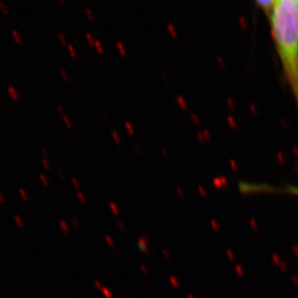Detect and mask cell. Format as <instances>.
<instances>
[{"label": "cell", "instance_id": "1", "mask_svg": "<svg viewBox=\"0 0 298 298\" xmlns=\"http://www.w3.org/2000/svg\"><path fill=\"white\" fill-rule=\"evenodd\" d=\"M267 15L284 78L298 109V0H274Z\"/></svg>", "mask_w": 298, "mask_h": 298}, {"label": "cell", "instance_id": "2", "mask_svg": "<svg viewBox=\"0 0 298 298\" xmlns=\"http://www.w3.org/2000/svg\"><path fill=\"white\" fill-rule=\"evenodd\" d=\"M57 109H58V111H59L60 115H61V118L63 119V121H64L65 125L67 126V128H72V121H70V117H68V116L64 112V110H63V107L61 106V105H58Z\"/></svg>", "mask_w": 298, "mask_h": 298}, {"label": "cell", "instance_id": "3", "mask_svg": "<svg viewBox=\"0 0 298 298\" xmlns=\"http://www.w3.org/2000/svg\"><path fill=\"white\" fill-rule=\"evenodd\" d=\"M7 92L9 93V96L12 97L14 101H18V99H20V95H19V92L17 91V89L15 88V87L10 85L8 86L7 88Z\"/></svg>", "mask_w": 298, "mask_h": 298}, {"label": "cell", "instance_id": "4", "mask_svg": "<svg viewBox=\"0 0 298 298\" xmlns=\"http://www.w3.org/2000/svg\"><path fill=\"white\" fill-rule=\"evenodd\" d=\"M282 191L286 192L287 194L298 197V184L297 185H289V186L285 187L284 189H282Z\"/></svg>", "mask_w": 298, "mask_h": 298}, {"label": "cell", "instance_id": "5", "mask_svg": "<svg viewBox=\"0 0 298 298\" xmlns=\"http://www.w3.org/2000/svg\"><path fill=\"white\" fill-rule=\"evenodd\" d=\"M138 248L139 250H140L141 252L143 253H146L147 250H148V246H147V237L143 236H141L140 238H139L138 240Z\"/></svg>", "mask_w": 298, "mask_h": 298}, {"label": "cell", "instance_id": "6", "mask_svg": "<svg viewBox=\"0 0 298 298\" xmlns=\"http://www.w3.org/2000/svg\"><path fill=\"white\" fill-rule=\"evenodd\" d=\"M59 227L61 229V232L65 236H68V233H70V229H68V223L66 222L64 219H61L59 221Z\"/></svg>", "mask_w": 298, "mask_h": 298}, {"label": "cell", "instance_id": "7", "mask_svg": "<svg viewBox=\"0 0 298 298\" xmlns=\"http://www.w3.org/2000/svg\"><path fill=\"white\" fill-rule=\"evenodd\" d=\"M108 207H109L110 210H111L112 213L115 216H118L119 214H120V208H119L118 205L116 204L115 202H110L109 204H108Z\"/></svg>", "mask_w": 298, "mask_h": 298}, {"label": "cell", "instance_id": "8", "mask_svg": "<svg viewBox=\"0 0 298 298\" xmlns=\"http://www.w3.org/2000/svg\"><path fill=\"white\" fill-rule=\"evenodd\" d=\"M111 136H112L113 140H114V142H115V144H117V145L122 144V138H121V135L119 134L117 130H113L111 131Z\"/></svg>", "mask_w": 298, "mask_h": 298}, {"label": "cell", "instance_id": "9", "mask_svg": "<svg viewBox=\"0 0 298 298\" xmlns=\"http://www.w3.org/2000/svg\"><path fill=\"white\" fill-rule=\"evenodd\" d=\"M94 46L97 48V52H99V54L104 53V47H103V46H102L101 42L99 41V39H95V42H94Z\"/></svg>", "mask_w": 298, "mask_h": 298}, {"label": "cell", "instance_id": "10", "mask_svg": "<svg viewBox=\"0 0 298 298\" xmlns=\"http://www.w3.org/2000/svg\"><path fill=\"white\" fill-rule=\"evenodd\" d=\"M12 35H13V37H14V40H15V42L17 44H21L22 43V41H23L22 37H21V35H20L19 32H18L17 29H13V30H12Z\"/></svg>", "mask_w": 298, "mask_h": 298}, {"label": "cell", "instance_id": "11", "mask_svg": "<svg viewBox=\"0 0 298 298\" xmlns=\"http://www.w3.org/2000/svg\"><path fill=\"white\" fill-rule=\"evenodd\" d=\"M116 46H117V48L119 49L120 53L122 54L123 56H126V49L125 44H123L122 42L117 41V42H116Z\"/></svg>", "mask_w": 298, "mask_h": 298}, {"label": "cell", "instance_id": "12", "mask_svg": "<svg viewBox=\"0 0 298 298\" xmlns=\"http://www.w3.org/2000/svg\"><path fill=\"white\" fill-rule=\"evenodd\" d=\"M125 128H126L128 132L130 133V135H133V134L135 133V130H134L133 125H132V123H131L130 122H128V121H126V122H125Z\"/></svg>", "mask_w": 298, "mask_h": 298}, {"label": "cell", "instance_id": "13", "mask_svg": "<svg viewBox=\"0 0 298 298\" xmlns=\"http://www.w3.org/2000/svg\"><path fill=\"white\" fill-rule=\"evenodd\" d=\"M14 220L15 224H17V226L18 227V228H24V221H23V219L21 217H20L19 215H15L14 216Z\"/></svg>", "mask_w": 298, "mask_h": 298}, {"label": "cell", "instance_id": "14", "mask_svg": "<svg viewBox=\"0 0 298 298\" xmlns=\"http://www.w3.org/2000/svg\"><path fill=\"white\" fill-rule=\"evenodd\" d=\"M101 292L102 294H103V296L105 298H113V294H112V291H110L109 289H108L107 287H103L101 289Z\"/></svg>", "mask_w": 298, "mask_h": 298}, {"label": "cell", "instance_id": "15", "mask_svg": "<svg viewBox=\"0 0 298 298\" xmlns=\"http://www.w3.org/2000/svg\"><path fill=\"white\" fill-rule=\"evenodd\" d=\"M18 193H19L20 197L22 198L23 201H28L29 200V194L27 193V191H26L24 188H21V187H20V188L18 189Z\"/></svg>", "mask_w": 298, "mask_h": 298}, {"label": "cell", "instance_id": "16", "mask_svg": "<svg viewBox=\"0 0 298 298\" xmlns=\"http://www.w3.org/2000/svg\"><path fill=\"white\" fill-rule=\"evenodd\" d=\"M39 179H40V181H42V183H43L44 186H47V185L49 184L48 179H47V177H46V175H44V174L40 173V174H39Z\"/></svg>", "mask_w": 298, "mask_h": 298}, {"label": "cell", "instance_id": "17", "mask_svg": "<svg viewBox=\"0 0 298 298\" xmlns=\"http://www.w3.org/2000/svg\"><path fill=\"white\" fill-rule=\"evenodd\" d=\"M84 12L86 13V15H87V17H89V19L94 20L95 15H94V13H93V11H92V9H91V8H89V7H85V8H84Z\"/></svg>", "mask_w": 298, "mask_h": 298}, {"label": "cell", "instance_id": "18", "mask_svg": "<svg viewBox=\"0 0 298 298\" xmlns=\"http://www.w3.org/2000/svg\"><path fill=\"white\" fill-rule=\"evenodd\" d=\"M104 239H105V242L107 243L108 246H109V247H112V248L114 247L115 243H114V240H113V238H112L111 236H108V234H105V236H104Z\"/></svg>", "mask_w": 298, "mask_h": 298}, {"label": "cell", "instance_id": "19", "mask_svg": "<svg viewBox=\"0 0 298 298\" xmlns=\"http://www.w3.org/2000/svg\"><path fill=\"white\" fill-rule=\"evenodd\" d=\"M58 39H59V41L61 42L62 44H68L67 37L63 32H58Z\"/></svg>", "mask_w": 298, "mask_h": 298}, {"label": "cell", "instance_id": "20", "mask_svg": "<svg viewBox=\"0 0 298 298\" xmlns=\"http://www.w3.org/2000/svg\"><path fill=\"white\" fill-rule=\"evenodd\" d=\"M67 47H68V52H70V54L72 55V57H76V51L74 49V46H73V44H68Z\"/></svg>", "mask_w": 298, "mask_h": 298}, {"label": "cell", "instance_id": "21", "mask_svg": "<svg viewBox=\"0 0 298 298\" xmlns=\"http://www.w3.org/2000/svg\"><path fill=\"white\" fill-rule=\"evenodd\" d=\"M85 38L87 39V41H88V43L91 44V46H94V42H95V39L93 35H92V33L90 32H86L85 33Z\"/></svg>", "mask_w": 298, "mask_h": 298}, {"label": "cell", "instance_id": "22", "mask_svg": "<svg viewBox=\"0 0 298 298\" xmlns=\"http://www.w3.org/2000/svg\"><path fill=\"white\" fill-rule=\"evenodd\" d=\"M42 163H43L44 167L46 169V170H50L51 166H50V163H49L48 159H47V157H44L42 158Z\"/></svg>", "mask_w": 298, "mask_h": 298}, {"label": "cell", "instance_id": "23", "mask_svg": "<svg viewBox=\"0 0 298 298\" xmlns=\"http://www.w3.org/2000/svg\"><path fill=\"white\" fill-rule=\"evenodd\" d=\"M59 72H60V74H61L62 78L64 79L65 81H68V73H67V72H66V70H65L64 68H59Z\"/></svg>", "mask_w": 298, "mask_h": 298}, {"label": "cell", "instance_id": "24", "mask_svg": "<svg viewBox=\"0 0 298 298\" xmlns=\"http://www.w3.org/2000/svg\"><path fill=\"white\" fill-rule=\"evenodd\" d=\"M76 195H77V198H78L79 201H80L81 203H85L86 202V198H85V196H84V193H82V191H80V189L77 190V192H76Z\"/></svg>", "mask_w": 298, "mask_h": 298}, {"label": "cell", "instance_id": "25", "mask_svg": "<svg viewBox=\"0 0 298 298\" xmlns=\"http://www.w3.org/2000/svg\"><path fill=\"white\" fill-rule=\"evenodd\" d=\"M70 181H72V183L73 184V186H74L75 188L77 189V190H79V187H80V184H79V181H78L77 179H76L75 177H72V180H70Z\"/></svg>", "mask_w": 298, "mask_h": 298}, {"label": "cell", "instance_id": "26", "mask_svg": "<svg viewBox=\"0 0 298 298\" xmlns=\"http://www.w3.org/2000/svg\"><path fill=\"white\" fill-rule=\"evenodd\" d=\"M117 225L119 227V229L121 230V232H123V233H125L126 232V227H125V224H123L122 221H118L117 222Z\"/></svg>", "mask_w": 298, "mask_h": 298}, {"label": "cell", "instance_id": "27", "mask_svg": "<svg viewBox=\"0 0 298 298\" xmlns=\"http://www.w3.org/2000/svg\"><path fill=\"white\" fill-rule=\"evenodd\" d=\"M94 285H95V287H96L97 289H99V291H101V289L103 287V286H102V284H101L99 280H95V281H94Z\"/></svg>", "mask_w": 298, "mask_h": 298}, {"label": "cell", "instance_id": "28", "mask_svg": "<svg viewBox=\"0 0 298 298\" xmlns=\"http://www.w3.org/2000/svg\"><path fill=\"white\" fill-rule=\"evenodd\" d=\"M0 7H1V9L3 10V12L5 13V14H9V8L7 7V5H5L3 2L0 1Z\"/></svg>", "mask_w": 298, "mask_h": 298}, {"label": "cell", "instance_id": "29", "mask_svg": "<svg viewBox=\"0 0 298 298\" xmlns=\"http://www.w3.org/2000/svg\"><path fill=\"white\" fill-rule=\"evenodd\" d=\"M134 150H135L136 154H138V155H141V154H142V152H141L140 146H139L138 144H134Z\"/></svg>", "mask_w": 298, "mask_h": 298}, {"label": "cell", "instance_id": "30", "mask_svg": "<svg viewBox=\"0 0 298 298\" xmlns=\"http://www.w3.org/2000/svg\"><path fill=\"white\" fill-rule=\"evenodd\" d=\"M72 224H73V226H74L76 229H79V222H78V220L76 219L75 217H72Z\"/></svg>", "mask_w": 298, "mask_h": 298}, {"label": "cell", "instance_id": "31", "mask_svg": "<svg viewBox=\"0 0 298 298\" xmlns=\"http://www.w3.org/2000/svg\"><path fill=\"white\" fill-rule=\"evenodd\" d=\"M42 152H43V154H44V156L47 157V155H48V151H47V149L46 147H43L42 148Z\"/></svg>", "mask_w": 298, "mask_h": 298}, {"label": "cell", "instance_id": "32", "mask_svg": "<svg viewBox=\"0 0 298 298\" xmlns=\"http://www.w3.org/2000/svg\"><path fill=\"white\" fill-rule=\"evenodd\" d=\"M140 269L142 270V272H143L144 274H147V273H148L147 267H145L144 264H140Z\"/></svg>", "mask_w": 298, "mask_h": 298}, {"label": "cell", "instance_id": "33", "mask_svg": "<svg viewBox=\"0 0 298 298\" xmlns=\"http://www.w3.org/2000/svg\"><path fill=\"white\" fill-rule=\"evenodd\" d=\"M57 174L59 175V177H60L61 179H64V178H65V176H64V174H63L61 169H58V170H57Z\"/></svg>", "mask_w": 298, "mask_h": 298}, {"label": "cell", "instance_id": "34", "mask_svg": "<svg viewBox=\"0 0 298 298\" xmlns=\"http://www.w3.org/2000/svg\"><path fill=\"white\" fill-rule=\"evenodd\" d=\"M103 115H104L105 119H106V120L109 121V114H108V112H106V111H105V110H104V111H103Z\"/></svg>", "mask_w": 298, "mask_h": 298}, {"label": "cell", "instance_id": "35", "mask_svg": "<svg viewBox=\"0 0 298 298\" xmlns=\"http://www.w3.org/2000/svg\"><path fill=\"white\" fill-rule=\"evenodd\" d=\"M4 200H5V199H4V196L1 194V192H0V203H3Z\"/></svg>", "mask_w": 298, "mask_h": 298}, {"label": "cell", "instance_id": "36", "mask_svg": "<svg viewBox=\"0 0 298 298\" xmlns=\"http://www.w3.org/2000/svg\"><path fill=\"white\" fill-rule=\"evenodd\" d=\"M59 3H65V0H59Z\"/></svg>", "mask_w": 298, "mask_h": 298}]
</instances>
